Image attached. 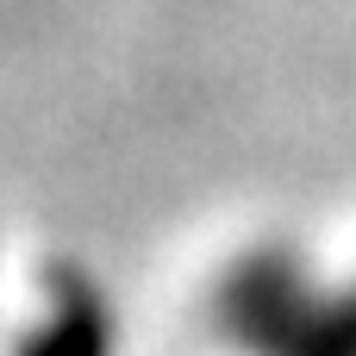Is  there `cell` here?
I'll use <instances>...</instances> for the list:
<instances>
[{"mask_svg": "<svg viewBox=\"0 0 356 356\" xmlns=\"http://www.w3.org/2000/svg\"><path fill=\"white\" fill-rule=\"evenodd\" d=\"M19 356H113V307H106V294L94 282H81V275H56L50 313L19 344Z\"/></svg>", "mask_w": 356, "mask_h": 356, "instance_id": "cell-1", "label": "cell"}, {"mask_svg": "<svg viewBox=\"0 0 356 356\" xmlns=\"http://www.w3.org/2000/svg\"><path fill=\"white\" fill-rule=\"evenodd\" d=\"M263 356H356V282L350 288H319L307 275L294 313L282 319L275 344Z\"/></svg>", "mask_w": 356, "mask_h": 356, "instance_id": "cell-2", "label": "cell"}]
</instances>
